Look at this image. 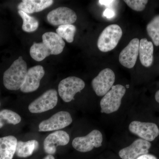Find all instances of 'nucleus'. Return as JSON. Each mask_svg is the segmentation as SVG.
<instances>
[{"label": "nucleus", "instance_id": "obj_23", "mask_svg": "<svg viewBox=\"0 0 159 159\" xmlns=\"http://www.w3.org/2000/svg\"><path fill=\"white\" fill-rule=\"evenodd\" d=\"M147 33L155 46H159V15L155 16L146 27Z\"/></svg>", "mask_w": 159, "mask_h": 159}, {"label": "nucleus", "instance_id": "obj_22", "mask_svg": "<svg viewBox=\"0 0 159 159\" xmlns=\"http://www.w3.org/2000/svg\"><path fill=\"white\" fill-rule=\"evenodd\" d=\"M18 12L23 19V31L27 32H31L37 30L39 26V22L37 19L33 16H30L21 10H19Z\"/></svg>", "mask_w": 159, "mask_h": 159}, {"label": "nucleus", "instance_id": "obj_9", "mask_svg": "<svg viewBox=\"0 0 159 159\" xmlns=\"http://www.w3.org/2000/svg\"><path fill=\"white\" fill-rule=\"evenodd\" d=\"M129 129L132 133L149 142L154 140L159 134L158 126L152 122L133 121L129 124Z\"/></svg>", "mask_w": 159, "mask_h": 159}, {"label": "nucleus", "instance_id": "obj_18", "mask_svg": "<svg viewBox=\"0 0 159 159\" xmlns=\"http://www.w3.org/2000/svg\"><path fill=\"white\" fill-rule=\"evenodd\" d=\"M153 45L146 38L141 39L139 43V55L141 63L146 67L150 66L153 62Z\"/></svg>", "mask_w": 159, "mask_h": 159}, {"label": "nucleus", "instance_id": "obj_31", "mask_svg": "<svg viewBox=\"0 0 159 159\" xmlns=\"http://www.w3.org/2000/svg\"><path fill=\"white\" fill-rule=\"evenodd\" d=\"M0 105H1V103H0Z\"/></svg>", "mask_w": 159, "mask_h": 159}, {"label": "nucleus", "instance_id": "obj_10", "mask_svg": "<svg viewBox=\"0 0 159 159\" xmlns=\"http://www.w3.org/2000/svg\"><path fill=\"white\" fill-rule=\"evenodd\" d=\"M77 19L76 13L72 9L61 7L52 10L47 16L48 21L53 26L72 25Z\"/></svg>", "mask_w": 159, "mask_h": 159}, {"label": "nucleus", "instance_id": "obj_1", "mask_svg": "<svg viewBox=\"0 0 159 159\" xmlns=\"http://www.w3.org/2000/svg\"><path fill=\"white\" fill-rule=\"evenodd\" d=\"M27 65L22 56L12 63L3 75V83L9 90L16 91L22 86L27 74Z\"/></svg>", "mask_w": 159, "mask_h": 159}, {"label": "nucleus", "instance_id": "obj_13", "mask_svg": "<svg viewBox=\"0 0 159 159\" xmlns=\"http://www.w3.org/2000/svg\"><path fill=\"white\" fill-rule=\"evenodd\" d=\"M69 134L63 130H58L50 134L43 142L44 149L48 155H53L56 153L57 147L64 146L70 142Z\"/></svg>", "mask_w": 159, "mask_h": 159}, {"label": "nucleus", "instance_id": "obj_17", "mask_svg": "<svg viewBox=\"0 0 159 159\" xmlns=\"http://www.w3.org/2000/svg\"><path fill=\"white\" fill-rule=\"evenodd\" d=\"M17 142V139L13 136L0 138V159H12Z\"/></svg>", "mask_w": 159, "mask_h": 159}, {"label": "nucleus", "instance_id": "obj_14", "mask_svg": "<svg viewBox=\"0 0 159 159\" xmlns=\"http://www.w3.org/2000/svg\"><path fill=\"white\" fill-rule=\"evenodd\" d=\"M139 39H134L121 51L119 61L123 66L128 69H132L134 66L139 54Z\"/></svg>", "mask_w": 159, "mask_h": 159}, {"label": "nucleus", "instance_id": "obj_21", "mask_svg": "<svg viewBox=\"0 0 159 159\" xmlns=\"http://www.w3.org/2000/svg\"><path fill=\"white\" fill-rule=\"evenodd\" d=\"M21 121V118L15 112L8 109L0 111V129L5 124L16 125Z\"/></svg>", "mask_w": 159, "mask_h": 159}, {"label": "nucleus", "instance_id": "obj_20", "mask_svg": "<svg viewBox=\"0 0 159 159\" xmlns=\"http://www.w3.org/2000/svg\"><path fill=\"white\" fill-rule=\"evenodd\" d=\"M31 57L37 61H42L46 57L51 55L45 45L42 43H34L30 50Z\"/></svg>", "mask_w": 159, "mask_h": 159}, {"label": "nucleus", "instance_id": "obj_29", "mask_svg": "<svg viewBox=\"0 0 159 159\" xmlns=\"http://www.w3.org/2000/svg\"><path fill=\"white\" fill-rule=\"evenodd\" d=\"M155 97V99L157 102L159 103V90L157 91Z\"/></svg>", "mask_w": 159, "mask_h": 159}, {"label": "nucleus", "instance_id": "obj_30", "mask_svg": "<svg viewBox=\"0 0 159 159\" xmlns=\"http://www.w3.org/2000/svg\"><path fill=\"white\" fill-rule=\"evenodd\" d=\"M43 159H55L54 157L51 155H48Z\"/></svg>", "mask_w": 159, "mask_h": 159}, {"label": "nucleus", "instance_id": "obj_4", "mask_svg": "<svg viewBox=\"0 0 159 159\" xmlns=\"http://www.w3.org/2000/svg\"><path fill=\"white\" fill-rule=\"evenodd\" d=\"M85 83L76 77H69L62 80L58 84L60 97L65 102H71L75 95L85 87Z\"/></svg>", "mask_w": 159, "mask_h": 159}, {"label": "nucleus", "instance_id": "obj_5", "mask_svg": "<svg viewBox=\"0 0 159 159\" xmlns=\"http://www.w3.org/2000/svg\"><path fill=\"white\" fill-rule=\"evenodd\" d=\"M57 101L56 90H48L31 102L29 105V110L31 113L44 112L54 108L57 105Z\"/></svg>", "mask_w": 159, "mask_h": 159}, {"label": "nucleus", "instance_id": "obj_3", "mask_svg": "<svg viewBox=\"0 0 159 159\" xmlns=\"http://www.w3.org/2000/svg\"><path fill=\"white\" fill-rule=\"evenodd\" d=\"M122 35L121 27L116 24L107 27L99 35L97 42L98 49L103 52H108L116 48Z\"/></svg>", "mask_w": 159, "mask_h": 159}, {"label": "nucleus", "instance_id": "obj_12", "mask_svg": "<svg viewBox=\"0 0 159 159\" xmlns=\"http://www.w3.org/2000/svg\"><path fill=\"white\" fill-rule=\"evenodd\" d=\"M44 74L45 70L42 66H34L29 69L27 71L25 82L20 89L21 91L29 93L36 91L39 88L41 80Z\"/></svg>", "mask_w": 159, "mask_h": 159}, {"label": "nucleus", "instance_id": "obj_26", "mask_svg": "<svg viewBox=\"0 0 159 159\" xmlns=\"http://www.w3.org/2000/svg\"><path fill=\"white\" fill-rule=\"evenodd\" d=\"M115 12L113 10L110 9H106L103 12V16L107 18H111L115 16Z\"/></svg>", "mask_w": 159, "mask_h": 159}, {"label": "nucleus", "instance_id": "obj_8", "mask_svg": "<svg viewBox=\"0 0 159 159\" xmlns=\"http://www.w3.org/2000/svg\"><path fill=\"white\" fill-rule=\"evenodd\" d=\"M115 78V73L110 69L106 68L100 71L92 81V87L97 96H104L113 86Z\"/></svg>", "mask_w": 159, "mask_h": 159}, {"label": "nucleus", "instance_id": "obj_28", "mask_svg": "<svg viewBox=\"0 0 159 159\" xmlns=\"http://www.w3.org/2000/svg\"><path fill=\"white\" fill-rule=\"evenodd\" d=\"M136 159H157L156 157L151 154H145L141 156Z\"/></svg>", "mask_w": 159, "mask_h": 159}, {"label": "nucleus", "instance_id": "obj_19", "mask_svg": "<svg viewBox=\"0 0 159 159\" xmlns=\"http://www.w3.org/2000/svg\"><path fill=\"white\" fill-rule=\"evenodd\" d=\"M39 146V143L35 140L25 142L18 141L15 153L19 157H27L31 156L34 151L37 150Z\"/></svg>", "mask_w": 159, "mask_h": 159}, {"label": "nucleus", "instance_id": "obj_11", "mask_svg": "<svg viewBox=\"0 0 159 159\" xmlns=\"http://www.w3.org/2000/svg\"><path fill=\"white\" fill-rule=\"evenodd\" d=\"M151 146L150 142L142 139H137L128 147L120 150L119 156L122 159H136L141 156L148 154Z\"/></svg>", "mask_w": 159, "mask_h": 159}, {"label": "nucleus", "instance_id": "obj_7", "mask_svg": "<svg viewBox=\"0 0 159 159\" xmlns=\"http://www.w3.org/2000/svg\"><path fill=\"white\" fill-rule=\"evenodd\" d=\"M73 121L70 113L61 111L49 119L43 120L39 125V132H48L62 129L70 125Z\"/></svg>", "mask_w": 159, "mask_h": 159}, {"label": "nucleus", "instance_id": "obj_6", "mask_svg": "<svg viewBox=\"0 0 159 159\" xmlns=\"http://www.w3.org/2000/svg\"><path fill=\"white\" fill-rule=\"evenodd\" d=\"M102 136L99 130L94 129L84 137L75 138L72 142L73 147L76 150L82 152H86L94 148L102 146Z\"/></svg>", "mask_w": 159, "mask_h": 159}, {"label": "nucleus", "instance_id": "obj_15", "mask_svg": "<svg viewBox=\"0 0 159 159\" xmlns=\"http://www.w3.org/2000/svg\"><path fill=\"white\" fill-rule=\"evenodd\" d=\"M43 43L50 51L51 55H57L63 51L65 42L56 33L48 32L42 36Z\"/></svg>", "mask_w": 159, "mask_h": 159}, {"label": "nucleus", "instance_id": "obj_27", "mask_svg": "<svg viewBox=\"0 0 159 159\" xmlns=\"http://www.w3.org/2000/svg\"><path fill=\"white\" fill-rule=\"evenodd\" d=\"M115 1L112 0H99V4L101 5H103L105 6H109L111 4L113 3Z\"/></svg>", "mask_w": 159, "mask_h": 159}, {"label": "nucleus", "instance_id": "obj_24", "mask_svg": "<svg viewBox=\"0 0 159 159\" xmlns=\"http://www.w3.org/2000/svg\"><path fill=\"white\" fill-rule=\"evenodd\" d=\"M56 33L65 39L68 43H71L74 40L76 28L73 25H65L59 26L56 29Z\"/></svg>", "mask_w": 159, "mask_h": 159}, {"label": "nucleus", "instance_id": "obj_16", "mask_svg": "<svg viewBox=\"0 0 159 159\" xmlns=\"http://www.w3.org/2000/svg\"><path fill=\"white\" fill-rule=\"evenodd\" d=\"M54 3L52 0H23L17 6L19 10L27 14L39 12L50 7Z\"/></svg>", "mask_w": 159, "mask_h": 159}, {"label": "nucleus", "instance_id": "obj_2", "mask_svg": "<svg viewBox=\"0 0 159 159\" xmlns=\"http://www.w3.org/2000/svg\"><path fill=\"white\" fill-rule=\"evenodd\" d=\"M125 92L126 89L123 85L117 84L113 86L100 101L101 113L109 114L118 111Z\"/></svg>", "mask_w": 159, "mask_h": 159}, {"label": "nucleus", "instance_id": "obj_25", "mask_svg": "<svg viewBox=\"0 0 159 159\" xmlns=\"http://www.w3.org/2000/svg\"><path fill=\"white\" fill-rule=\"evenodd\" d=\"M124 2L131 9L138 11H143L148 2L147 0H125Z\"/></svg>", "mask_w": 159, "mask_h": 159}]
</instances>
